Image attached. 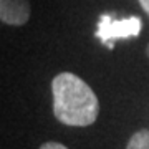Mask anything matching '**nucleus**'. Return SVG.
Wrapping results in <instances>:
<instances>
[{
    "mask_svg": "<svg viewBox=\"0 0 149 149\" xmlns=\"http://www.w3.org/2000/svg\"><path fill=\"white\" fill-rule=\"evenodd\" d=\"M40 149H68L66 146H63V144L60 143H53V141H50V143H45L40 146Z\"/></svg>",
    "mask_w": 149,
    "mask_h": 149,
    "instance_id": "nucleus-5",
    "label": "nucleus"
},
{
    "mask_svg": "<svg viewBox=\"0 0 149 149\" xmlns=\"http://www.w3.org/2000/svg\"><path fill=\"white\" fill-rule=\"evenodd\" d=\"M143 28V22L139 17H129V18H111V15H103L98 22L96 37L100 38L106 47L113 48V43L118 38H131L138 37Z\"/></svg>",
    "mask_w": 149,
    "mask_h": 149,
    "instance_id": "nucleus-2",
    "label": "nucleus"
},
{
    "mask_svg": "<svg viewBox=\"0 0 149 149\" xmlns=\"http://www.w3.org/2000/svg\"><path fill=\"white\" fill-rule=\"evenodd\" d=\"M28 0H0V18L7 25H23L30 18Z\"/></svg>",
    "mask_w": 149,
    "mask_h": 149,
    "instance_id": "nucleus-3",
    "label": "nucleus"
},
{
    "mask_svg": "<svg viewBox=\"0 0 149 149\" xmlns=\"http://www.w3.org/2000/svg\"><path fill=\"white\" fill-rule=\"evenodd\" d=\"M126 149H149V129H139L134 133Z\"/></svg>",
    "mask_w": 149,
    "mask_h": 149,
    "instance_id": "nucleus-4",
    "label": "nucleus"
},
{
    "mask_svg": "<svg viewBox=\"0 0 149 149\" xmlns=\"http://www.w3.org/2000/svg\"><path fill=\"white\" fill-rule=\"evenodd\" d=\"M148 56H149V45H148Z\"/></svg>",
    "mask_w": 149,
    "mask_h": 149,
    "instance_id": "nucleus-7",
    "label": "nucleus"
},
{
    "mask_svg": "<svg viewBox=\"0 0 149 149\" xmlns=\"http://www.w3.org/2000/svg\"><path fill=\"white\" fill-rule=\"evenodd\" d=\"M139 3H141V7L144 8V12H146L148 17H149V0H139Z\"/></svg>",
    "mask_w": 149,
    "mask_h": 149,
    "instance_id": "nucleus-6",
    "label": "nucleus"
},
{
    "mask_svg": "<svg viewBox=\"0 0 149 149\" xmlns=\"http://www.w3.org/2000/svg\"><path fill=\"white\" fill-rule=\"evenodd\" d=\"M53 114L66 126H90L100 113V101L88 83L73 73H60L52 81Z\"/></svg>",
    "mask_w": 149,
    "mask_h": 149,
    "instance_id": "nucleus-1",
    "label": "nucleus"
}]
</instances>
